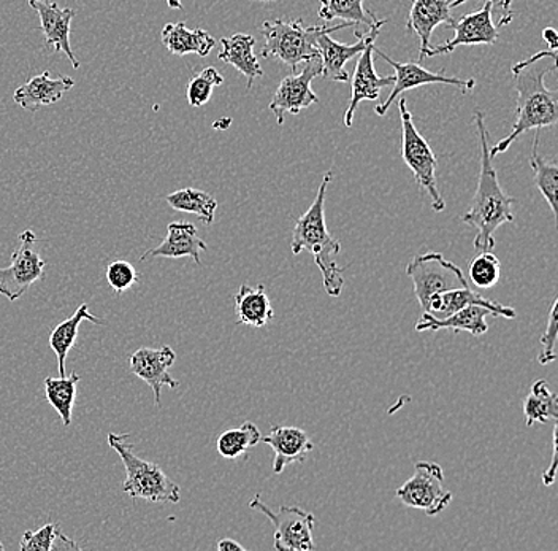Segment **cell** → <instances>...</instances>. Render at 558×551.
<instances>
[{"instance_id":"16","label":"cell","mask_w":558,"mask_h":551,"mask_svg":"<svg viewBox=\"0 0 558 551\" xmlns=\"http://www.w3.org/2000/svg\"><path fill=\"white\" fill-rule=\"evenodd\" d=\"M29 5L38 13L45 45L54 51H62L72 62L73 69H80V61L70 47V24L75 19V10L61 9L51 0H29Z\"/></svg>"},{"instance_id":"4","label":"cell","mask_w":558,"mask_h":551,"mask_svg":"<svg viewBox=\"0 0 558 551\" xmlns=\"http://www.w3.org/2000/svg\"><path fill=\"white\" fill-rule=\"evenodd\" d=\"M128 438L129 434H108V445L120 455L125 467L122 491L131 498L148 502H180V487L157 464L145 462L135 455L134 445L129 444Z\"/></svg>"},{"instance_id":"31","label":"cell","mask_w":558,"mask_h":551,"mask_svg":"<svg viewBox=\"0 0 558 551\" xmlns=\"http://www.w3.org/2000/svg\"><path fill=\"white\" fill-rule=\"evenodd\" d=\"M166 201L173 211L197 215L205 225H211L215 221L218 201L205 191L184 188L166 196Z\"/></svg>"},{"instance_id":"33","label":"cell","mask_w":558,"mask_h":551,"mask_svg":"<svg viewBox=\"0 0 558 551\" xmlns=\"http://www.w3.org/2000/svg\"><path fill=\"white\" fill-rule=\"evenodd\" d=\"M260 439L259 428L251 423V421H246L240 428L222 432L219 435L218 442H216V448H218V453L222 458L236 459L259 444Z\"/></svg>"},{"instance_id":"30","label":"cell","mask_w":558,"mask_h":551,"mask_svg":"<svg viewBox=\"0 0 558 551\" xmlns=\"http://www.w3.org/2000/svg\"><path fill=\"white\" fill-rule=\"evenodd\" d=\"M82 376L73 372L72 375L59 376V379H45V396L52 409L58 411L65 428L72 424L73 406L76 399V385Z\"/></svg>"},{"instance_id":"32","label":"cell","mask_w":558,"mask_h":551,"mask_svg":"<svg viewBox=\"0 0 558 551\" xmlns=\"http://www.w3.org/2000/svg\"><path fill=\"white\" fill-rule=\"evenodd\" d=\"M364 2L365 0H320L319 16L326 21L340 19L344 23L354 24L355 27L365 24L369 29L383 20L376 19L375 13L365 10Z\"/></svg>"},{"instance_id":"35","label":"cell","mask_w":558,"mask_h":551,"mask_svg":"<svg viewBox=\"0 0 558 551\" xmlns=\"http://www.w3.org/2000/svg\"><path fill=\"white\" fill-rule=\"evenodd\" d=\"M225 83L221 73L215 68H207L192 76L190 85H187V103L191 107H204L211 99L213 89Z\"/></svg>"},{"instance_id":"24","label":"cell","mask_w":558,"mask_h":551,"mask_svg":"<svg viewBox=\"0 0 558 551\" xmlns=\"http://www.w3.org/2000/svg\"><path fill=\"white\" fill-rule=\"evenodd\" d=\"M221 45L222 50L218 58L243 73L247 80V89H251L254 82L264 75L259 59L254 55L256 38L250 34H235V36L222 38Z\"/></svg>"},{"instance_id":"14","label":"cell","mask_w":558,"mask_h":551,"mask_svg":"<svg viewBox=\"0 0 558 551\" xmlns=\"http://www.w3.org/2000/svg\"><path fill=\"white\" fill-rule=\"evenodd\" d=\"M492 13H494V10H492L490 3L486 2L483 9L477 10V12L463 15L459 21H453L452 27L456 36L452 40L428 48L424 59L452 53L459 47L494 45L498 40V29L494 24Z\"/></svg>"},{"instance_id":"21","label":"cell","mask_w":558,"mask_h":551,"mask_svg":"<svg viewBox=\"0 0 558 551\" xmlns=\"http://www.w3.org/2000/svg\"><path fill=\"white\" fill-rule=\"evenodd\" d=\"M260 442L274 448V472L277 476L284 472L289 464L305 462L306 455L314 450L308 434L303 429L294 427H274L270 434L262 438Z\"/></svg>"},{"instance_id":"36","label":"cell","mask_w":558,"mask_h":551,"mask_svg":"<svg viewBox=\"0 0 558 551\" xmlns=\"http://www.w3.org/2000/svg\"><path fill=\"white\" fill-rule=\"evenodd\" d=\"M140 275L128 261L117 260L113 263L108 264L107 267V282L114 292L121 295V292L128 291L135 284H138Z\"/></svg>"},{"instance_id":"20","label":"cell","mask_w":558,"mask_h":551,"mask_svg":"<svg viewBox=\"0 0 558 551\" xmlns=\"http://www.w3.org/2000/svg\"><path fill=\"white\" fill-rule=\"evenodd\" d=\"M73 86H75V80L70 76L51 79V73L47 71L31 79L26 85L20 86L13 94V99L24 110L37 111L41 107L58 104Z\"/></svg>"},{"instance_id":"25","label":"cell","mask_w":558,"mask_h":551,"mask_svg":"<svg viewBox=\"0 0 558 551\" xmlns=\"http://www.w3.org/2000/svg\"><path fill=\"white\" fill-rule=\"evenodd\" d=\"M163 47L174 56L197 55L205 58L216 47V40L207 31L187 29L184 23H170L160 33Z\"/></svg>"},{"instance_id":"17","label":"cell","mask_w":558,"mask_h":551,"mask_svg":"<svg viewBox=\"0 0 558 551\" xmlns=\"http://www.w3.org/2000/svg\"><path fill=\"white\" fill-rule=\"evenodd\" d=\"M373 48L375 41L369 44L368 47L359 55L357 64H355L354 75H352V91L351 100L344 113V124L351 128L352 120H354L355 110L362 100H376L379 97L381 89L387 86H392L396 82V76H378L375 71V62H373Z\"/></svg>"},{"instance_id":"29","label":"cell","mask_w":558,"mask_h":551,"mask_svg":"<svg viewBox=\"0 0 558 551\" xmlns=\"http://www.w3.org/2000/svg\"><path fill=\"white\" fill-rule=\"evenodd\" d=\"M539 139L541 129H536L535 142H533L532 158H530V166H532L533 173H535L536 187L549 204L553 211L554 218H558V166L556 160L543 159L539 156Z\"/></svg>"},{"instance_id":"41","label":"cell","mask_w":558,"mask_h":551,"mask_svg":"<svg viewBox=\"0 0 558 551\" xmlns=\"http://www.w3.org/2000/svg\"><path fill=\"white\" fill-rule=\"evenodd\" d=\"M80 550V547L73 542L72 539H69L68 536L62 534L61 529H58L56 532L54 543H52V550Z\"/></svg>"},{"instance_id":"40","label":"cell","mask_w":558,"mask_h":551,"mask_svg":"<svg viewBox=\"0 0 558 551\" xmlns=\"http://www.w3.org/2000/svg\"><path fill=\"white\" fill-rule=\"evenodd\" d=\"M557 420H554V431H553V459H550L549 467L543 472V484L544 487H553L554 481H556L557 476Z\"/></svg>"},{"instance_id":"27","label":"cell","mask_w":558,"mask_h":551,"mask_svg":"<svg viewBox=\"0 0 558 551\" xmlns=\"http://www.w3.org/2000/svg\"><path fill=\"white\" fill-rule=\"evenodd\" d=\"M89 321L94 324H102V319H97L89 312V306L82 303L70 319L62 321L54 327L50 336V347L58 358L59 375L65 376V361H68L69 351L75 347L76 337H78L80 324Z\"/></svg>"},{"instance_id":"45","label":"cell","mask_w":558,"mask_h":551,"mask_svg":"<svg viewBox=\"0 0 558 551\" xmlns=\"http://www.w3.org/2000/svg\"><path fill=\"white\" fill-rule=\"evenodd\" d=\"M3 550H5V547H3V543L0 542V551H3Z\"/></svg>"},{"instance_id":"22","label":"cell","mask_w":558,"mask_h":551,"mask_svg":"<svg viewBox=\"0 0 558 551\" xmlns=\"http://www.w3.org/2000/svg\"><path fill=\"white\" fill-rule=\"evenodd\" d=\"M469 306L486 307L494 313V316H504V319H515V310L512 307L501 306L500 302L490 301L484 298L480 292L473 291L469 288L451 289V291L441 292L430 299L425 312L432 313L436 319H446L451 316L452 313L465 309Z\"/></svg>"},{"instance_id":"42","label":"cell","mask_w":558,"mask_h":551,"mask_svg":"<svg viewBox=\"0 0 558 551\" xmlns=\"http://www.w3.org/2000/svg\"><path fill=\"white\" fill-rule=\"evenodd\" d=\"M216 550L219 551H244V547L242 543L236 542V540L229 539V537H226V539L219 540L218 543H216Z\"/></svg>"},{"instance_id":"18","label":"cell","mask_w":558,"mask_h":551,"mask_svg":"<svg viewBox=\"0 0 558 551\" xmlns=\"http://www.w3.org/2000/svg\"><path fill=\"white\" fill-rule=\"evenodd\" d=\"M207 250V243L198 237L197 228L192 223H170L163 242L156 249L143 253L140 261L151 260V257H169V260L191 257L195 264H201V253Z\"/></svg>"},{"instance_id":"1","label":"cell","mask_w":558,"mask_h":551,"mask_svg":"<svg viewBox=\"0 0 558 551\" xmlns=\"http://www.w3.org/2000/svg\"><path fill=\"white\" fill-rule=\"evenodd\" d=\"M557 61V50L541 51V53L512 65L514 86L518 91V117L508 137L498 142L494 148H488L492 158L505 153L519 135L533 129L553 128L558 121V91L549 89L544 83L547 73L557 69V62L550 65L541 64L543 59Z\"/></svg>"},{"instance_id":"46","label":"cell","mask_w":558,"mask_h":551,"mask_svg":"<svg viewBox=\"0 0 558 551\" xmlns=\"http://www.w3.org/2000/svg\"><path fill=\"white\" fill-rule=\"evenodd\" d=\"M259 2H265V0H259Z\"/></svg>"},{"instance_id":"8","label":"cell","mask_w":558,"mask_h":551,"mask_svg":"<svg viewBox=\"0 0 558 551\" xmlns=\"http://www.w3.org/2000/svg\"><path fill=\"white\" fill-rule=\"evenodd\" d=\"M396 498L407 507L418 508L428 516L441 514L452 502L451 491L445 488L442 467L430 462L414 464V476L401 484Z\"/></svg>"},{"instance_id":"6","label":"cell","mask_w":558,"mask_h":551,"mask_svg":"<svg viewBox=\"0 0 558 551\" xmlns=\"http://www.w3.org/2000/svg\"><path fill=\"white\" fill-rule=\"evenodd\" d=\"M399 110L401 118V146H403V160L411 172L414 173L418 187L427 191L432 199V208L435 212H442L446 208L445 197L439 193L438 181H436V159L434 149L428 142L422 137L414 124L413 117L408 110L407 99L399 100Z\"/></svg>"},{"instance_id":"2","label":"cell","mask_w":558,"mask_h":551,"mask_svg":"<svg viewBox=\"0 0 558 551\" xmlns=\"http://www.w3.org/2000/svg\"><path fill=\"white\" fill-rule=\"evenodd\" d=\"M474 123L481 145L480 181L473 202L469 212L462 216V221L477 231L474 237V250L492 251L495 249V231L505 223L514 221L512 204H515V199L509 197L501 190L497 170L488 153V135L483 111H474Z\"/></svg>"},{"instance_id":"34","label":"cell","mask_w":558,"mask_h":551,"mask_svg":"<svg viewBox=\"0 0 558 551\" xmlns=\"http://www.w3.org/2000/svg\"><path fill=\"white\" fill-rule=\"evenodd\" d=\"M501 263L492 251H481L470 263V280L477 288H494L500 280Z\"/></svg>"},{"instance_id":"13","label":"cell","mask_w":558,"mask_h":551,"mask_svg":"<svg viewBox=\"0 0 558 551\" xmlns=\"http://www.w3.org/2000/svg\"><path fill=\"white\" fill-rule=\"evenodd\" d=\"M376 55L381 56L384 61L389 62L392 65L393 71H396V82H393L392 93L387 97L386 103H383L381 106L376 107V115L379 117H384V115L389 111V108L392 107L393 100L400 96V94L407 93V91L421 88V86L425 85H451L456 86V88H460L463 93H469V91L473 89L476 86V80H460L453 79V76L445 75V73H435L427 71V69L422 68L418 62H397L393 59H390L389 56L383 53L381 50H376V47L373 48Z\"/></svg>"},{"instance_id":"39","label":"cell","mask_w":558,"mask_h":551,"mask_svg":"<svg viewBox=\"0 0 558 551\" xmlns=\"http://www.w3.org/2000/svg\"><path fill=\"white\" fill-rule=\"evenodd\" d=\"M465 2H469V0H449V5H451V9H456V7L462 5ZM486 2L490 3L492 10L500 12V26L511 23V0H486Z\"/></svg>"},{"instance_id":"44","label":"cell","mask_w":558,"mask_h":551,"mask_svg":"<svg viewBox=\"0 0 558 551\" xmlns=\"http://www.w3.org/2000/svg\"><path fill=\"white\" fill-rule=\"evenodd\" d=\"M167 5H169L170 9H173V10L183 9V5H181V0H167Z\"/></svg>"},{"instance_id":"43","label":"cell","mask_w":558,"mask_h":551,"mask_svg":"<svg viewBox=\"0 0 558 551\" xmlns=\"http://www.w3.org/2000/svg\"><path fill=\"white\" fill-rule=\"evenodd\" d=\"M543 38L544 41L549 45L550 50H557L558 36L554 27H546V29L543 31Z\"/></svg>"},{"instance_id":"15","label":"cell","mask_w":558,"mask_h":551,"mask_svg":"<svg viewBox=\"0 0 558 551\" xmlns=\"http://www.w3.org/2000/svg\"><path fill=\"white\" fill-rule=\"evenodd\" d=\"M174 361H177V354L169 345L160 348L143 347L131 356V371L151 386L157 407H160L162 386H169L172 390L180 386V382L169 374V369Z\"/></svg>"},{"instance_id":"12","label":"cell","mask_w":558,"mask_h":551,"mask_svg":"<svg viewBox=\"0 0 558 551\" xmlns=\"http://www.w3.org/2000/svg\"><path fill=\"white\" fill-rule=\"evenodd\" d=\"M305 68L299 75H289L279 83L277 93L270 103V110L277 117L278 124L284 123L286 113L299 115L303 108L319 103V97L312 89V82L323 75L320 58L303 62Z\"/></svg>"},{"instance_id":"28","label":"cell","mask_w":558,"mask_h":551,"mask_svg":"<svg viewBox=\"0 0 558 551\" xmlns=\"http://www.w3.org/2000/svg\"><path fill=\"white\" fill-rule=\"evenodd\" d=\"M523 414H525L526 427L557 420L558 397L556 393L550 392L546 380H536L533 383L529 396L523 400Z\"/></svg>"},{"instance_id":"23","label":"cell","mask_w":558,"mask_h":551,"mask_svg":"<svg viewBox=\"0 0 558 551\" xmlns=\"http://www.w3.org/2000/svg\"><path fill=\"white\" fill-rule=\"evenodd\" d=\"M488 315H494V313L481 306L465 307L446 319H436L432 313L424 312L417 320L416 331L417 333H422V331L436 333V331L449 330L452 333H469L471 336L480 337L488 331L486 323Z\"/></svg>"},{"instance_id":"10","label":"cell","mask_w":558,"mask_h":551,"mask_svg":"<svg viewBox=\"0 0 558 551\" xmlns=\"http://www.w3.org/2000/svg\"><path fill=\"white\" fill-rule=\"evenodd\" d=\"M251 508H257L275 526V550L278 551H310L314 549L313 529L316 526V518L310 512L299 507L279 508V512L260 501L259 496L251 499Z\"/></svg>"},{"instance_id":"5","label":"cell","mask_w":558,"mask_h":551,"mask_svg":"<svg viewBox=\"0 0 558 551\" xmlns=\"http://www.w3.org/2000/svg\"><path fill=\"white\" fill-rule=\"evenodd\" d=\"M329 26H303V20L289 21L284 19L265 21L262 24L264 47L260 56L275 58L282 64L296 71L300 64L313 58H319L316 38Z\"/></svg>"},{"instance_id":"26","label":"cell","mask_w":558,"mask_h":551,"mask_svg":"<svg viewBox=\"0 0 558 551\" xmlns=\"http://www.w3.org/2000/svg\"><path fill=\"white\" fill-rule=\"evenodd\" d=\"M235 313L240 323L251 327H264L275 316L274 307L265 286L242 285L235 295Z\"/></svg>"},{"instance_id":"11","label":"cell","mask_w":558,"mask_h":551,"mask_svg":"<svg viewBox=\"0 0 558 551\" xmlns=\"http://www.w3.org/2000/svg\"><path fill=\"white\" fill-rule=\"evenodd\" d=\"M386 23L387 21L383 20L381 23L376 24V26L369 27L365 34L355 29V36H357L359 40L357 44L354 45L340 44V41L330 38V34L335 33V31L347 29V27L354 26L352 23L329 26L326 31H323L316 38L317 53H319L320 64H323V76L333 80V82L347 83L349 73L347 69H344V65H347V62L351 61L352 58L361 55L369 44L376 41V38H378Z\"/></svg>"},{"instance_id":"38","label":"cell","mask_w":558,"mask_h":551,"mask_svg":"<svg viewBox=\"0 0 558 551\" xmlns=\"http://www.w3.org/2000/svg\"><path fill=\"white\" fill-rule=\"evenodd\" d=\"M58 529V525L50 523V525H45L38 531L24 532L20 549L23 551H52V543H54Z\"/></svg>"},{"instance_id":"37","label":"cell","mask_w":558,"mask_h":551,"mask_svg":"<svg viewBox=\"0 0 558 551\" xmlns=\"http://www.w3.org/2000/svg\"><path fill=\"white\" fill-rule=\"evenodd\" d=\"M557 309H558V299L554 301L553 307L549 310V320H547L546 331H544L543 337H541V345H543V350L538 356V361L541 366L550 364V362L556 361V345H557Z\"/></svg>"},{"instance_id":"9","label":"cell","mask_w":558,"mask_h":551,"mask_svg":"<svg viewBox=\"0 0 558 551\" xmlns=\"http://www.w3.org/2000/svg\"><path fill=\"white\" fill-rule=\"evenodd\" d=\"M45 266L47 263L41 260L37 249V236L33 231H24L12 263L9 267L0 268V295L9 301H17L35 282L44 277Z\"/></svg>"},{"instance_id":"19","label":"cell","mask_w":558,"mask_h":551,"mask_svg":"<svg viewBox=\"0 0 558 551\" xmlns=\"http://www.w3.org/2000/svg\"><path fill=\"white\" fill-rule=\"evenodd\" d=\"M449 0H414L408 15L407 29L413 31L421 44L418 58L424 59L428 48L432 47V36L439 24H448L452 27L453 20Z\"/></svg>"},{"instance_id":"7","label":"cell","mask_w":558,"mask_h":551,"mask_svg":"<svg viewBox=\"0 0 558 551\" xmlns=\"http://www.w3.org/2000/svg\"><path fill=\"white\" fill-rule=\"evenodd\" d=\"M407 275L413 282L414 295L424 312L430 299L436 295L470 286L462 268L457 267L439 253L414 256L408 263Z\"/></svg>"},{"instance_id":"3","label":"cell","mask_w":558,"mask_h":551,"mask_svg":"<svg viewBox=\"0 0 558 551\" xmlns=\"http://www.w3.org/2000/svg\"><path fill=\"white\" fill-rule=\"evenodd\" d=\"M333 180V173L327 172L320 181L317 196L308 211L296 219L294 233H292V253L300 254L308 251L313 254L314 263L323 274L324 289L327 295H341L344 288L343 268L335 263V256L341 251V243L331 237L326 225V196L327 188Z\"/></svg>"}]
</instances>
